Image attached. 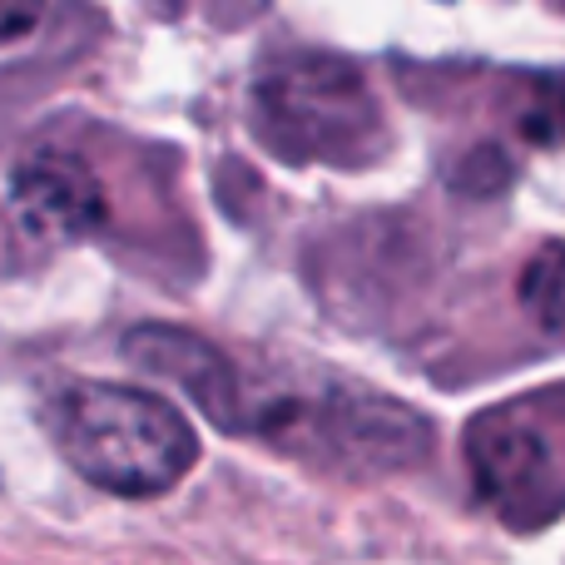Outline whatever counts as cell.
<instances>
[{
	"label": "cell",
	"instance_id": "cell-1",
	"mask_svg": "<svg viewBox=\"0 0 565 565\" xmlns=\"http://www.w3.org/2000/svg\"><path fill=\"white\" fill-rule=\"evenodd\" d=\"M60 457L99 491L159 497L199 461V437L164 397L125 382H79L45 412Z\"/></svg>",
	"mask_w": 565,
	"mask_h": 565
},
{
	"label": "cell",
	"instance_id": "cell-2",
	"mask_svg": "<svg viewBox=\"0 0 565 565\" xmlns=\"http://www.w3.org/2000/svg\"><path fill=\"white\" fill-rule=\"evenodd\" d=\"M258 129L288 159L367 164L382 145V115L372 89L348 60L288 55L258 79Z\"/></svg>",
	"mask_w": 565,
	"mask_h": 565
},
{
	"label": "cell",
	"instance_id": "cell-3",
	"mask_svg": "<svg viewBox=\"0 0 565 565\" xmlns=\"http://www.w3.org/2000/svg\"><path fill=\"white\" fill-rule=\"evenodd\" d=\"M467 461L481 497L516 526H536L565 501L561 461L541 422L526 412L501 407L467 427Z\"/></svg>",
	"mask_w": 565,
	"mask_h": 565
},
{
	"label": "cell",
	"instance_id": "cell-4",
	"mask_svg": "<svg viewBox=\"0 0 565 565\" xmlns=\"http://www.w3.org/2000/svg\"><path fill=\"white\" fill-rule=\"evenodd\" d=\"M10 214L40 244H70L105 224V194L75 154L45 149L30 154L10 179Z\"/></svg>",
	"mask_w": 565,
	"mask_h": 565
},
{
	"label": "cell",
	"instance_id": "cell-5",
	"mask_svg": "<svg viewBox=\"0 0 565 565\" xmlns=\"http://www.w3.org/2000/svg\"><path fill=\"white\" fill-rule=\"evenodd\" d=\"M302 427L318 431V441H328V451L367 467H402L417 461L427 451V427L417 412L392 407L377 397H342V402H322L312 417H292Z\"/></svg>",
	"mask_w": 565,
	"mask_h": 565
},
{
	"label": "cell",
	"instance_id": "cell-6",
	"mask_svg": "<svg viewBox=\"0 0 565 565\" xmlns=\"http://www.w3.org/2000/svg\"><path fill=\"white\" fill-rule=\"evenodd\" d=\"M129 352H135L139 367L174 377L199 407H209L224 427H234V372L224 367V358L214 348H204L199 338L174 328H139L129 338Z\"/></svg>",
	"mask_w": 565,
	"mask_h": 565
},
{
	"label": "cell",
	"instance_id": "cell-7",
	"mask_svg": "<svg viewBox=\"0 0 565 565\" xmlns=\"http://www.w3.org/2000/svg\"><path fill=\"white\" fill-rule=\"evenodd\" d=\"M521 302L546 332L565 338V244L541 248L521 274Z\"/></svg>",
	"mask_w": 565,
	"mask_h": 565
},
{
	"label": "cell",
	"instance_id": "cell-8",
	"mask_svg": "<svg viewBox=\"0 0 565 565\" xmlns=\"http://www.w3.org/2000/svg\"><path fill=\"white\" fill-rule=\"evenodd\" d=\"M516 125L531 145H565V70L531 79V95L521 105Z\"/></svg>",
	"mask_w": 565,
	"mask_h": 565
},
{
	"label": "cell",
	"instance_id": "cell-9",
	"mask_svg": "<svg viewBox=\"0 0 565 565\" xmlns=\"http://www.w3.org/2000/svg\"><path fill=\"white\" fill-rule=\"evenodd\" d=\"M40 15H45V0H0V45L30 35L40 25Z\"/></svg>",
	"mask_w": 565,
	"mask_h": 565
}]
</instances>
